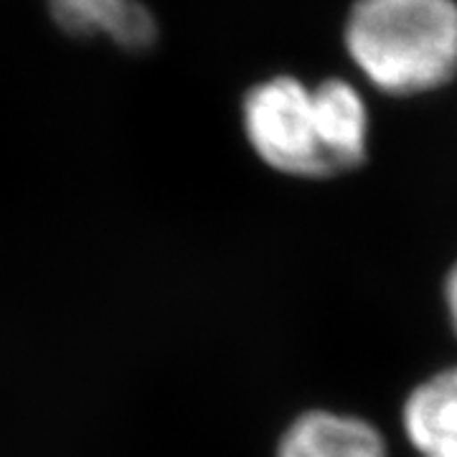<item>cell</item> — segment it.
Instances as JSON below:
<instances>
[{
	"label": "cell",
	"instance_id": "6da1fadb",
	"mask_svg": "<svg viewBox=\"0 0 457 457\" xmlns=\"http://www.w3.org/2000/svg\"><path fill=\"white\" fill-rule=\"evenodd\" d=\"M343 49L378 95L440 92L457 79V0H353Z\"/></svg>",
	"mask_w": 457,
	"mask_h": 457
},
{
	"label": "cell",
	"instance_id": "7a4b0ae2",
	"mask_svg": "<svg viewBox=\"0 0 457 457\" xmlns=\"http://www.w3.org/2000/svg\"><path fill=\"white\" fill-rule=\"evenodd\" d=\"M242 130L257 161L279 176L336 179L312 87L300 77L275 74L249 87L242 99Z\"/></svg>",
	"mask_w": 457,
	"mask_h": 457
},
{
	"label": "cell",
	"instance_id": "3957f363",
	"mask_svg": "<svg viewBox=\"0 0 457 457\" xmlns=\"http://www.w3.org/2000/svg\"><path fill=\"white\" fill-rule=\"evenodd\" d=\"M272 457H392V445L371 417L308 407L279 429Z\"/></svg>",
	"mask_w": 457,
	"mask_h": 457
},
{
	"label": "cell",
	"instance_id": "277c9868",
	"mask_svg": "<svg viewBox=\"0 0 457 457\" xmlns=\"http://www.w3.org/2000/svg\"><path fill=\"white\" fill-rule=\"evenodd\" d=\"M399 429L414 457H457V363L411 384L399 404Z\"/></svg>",
	"mask_w": 457,
	"mask_h": 457
},
{
	"label": "cell",
	"instance_id": "5b68a950",
	"mask_svg": "<svg viewBox=\"0 0 457 457\" xmlns=\"http://www.w3.org/2000/svg\"><path fill=\"white\" fill-rule=\"evenodd\" d=\"M312 97L320 112L336 179L363 168L371 147V110L361 87L343 77H326L312 84Z\"/></svg>",
	"mask_w": 457,
	"mask_h": 457
},
{
	"label": "cell",
	"instance_id": "8992f818",
	"mask_svg": "<svg viewBox=\"0 0 457 457\" xmlns=\"http://www.w3.org/2000/svg\"><path fill=\"white\" fill-rule=\"evenodd\" d=\"M49 13L69 36H107L120 49L143 51L158 41V21L143 0H49Z\"/></svg>",
	"mask_w": 457,
	"mask_h": 457
},
{
	"label": "cell",
	"instance_id": "52a82bcc",
	"mask_svg": "<svg viewBox=\"0 0 457 457\" xmlns=\"http://www.w3.org/2000/svg\"><path fill=\"white\" fill-rule=\"evenodd\" d=\"M440 295L445 320H447V328H450V336L457 343V257L450 262V267H447V272L442 278Z\"/></svg>",
	"mask_w": 457,
	"mask_h": 457
}]
</instances>
